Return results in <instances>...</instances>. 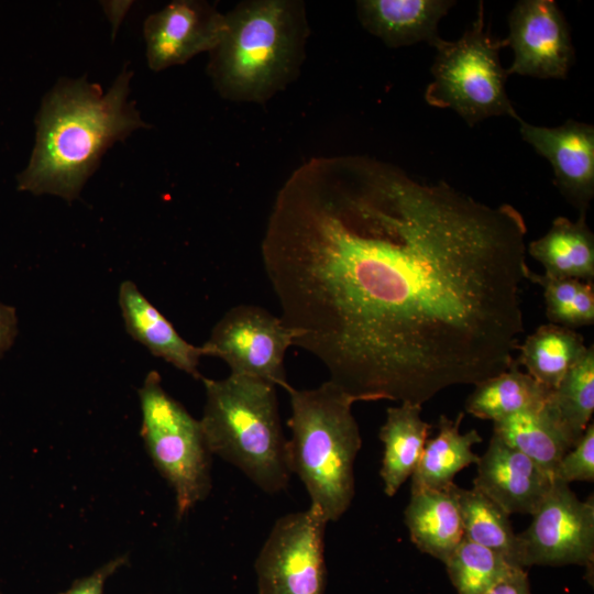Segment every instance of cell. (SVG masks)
<instances>
[{"mask_svg": "<svg viewBox=\"0 0 594 594\" xmlns=\"http://www.w3.org/2000/svg\"><path fill=\"white\" fill-rule=\"evenodd\" d=\"M493 433L552 476L562 457L572 448L544 405L493 422Z\"/></svg>", "mask_w": 594, "mask_h": 594, "instance_id": "cell-23", "label": "cell"}, {"mask_svg": "<svg viewBox=\"0 0 594 594\" xmlns=\"http://www.w3.org/2000/svg\"><path fill=\"white\" fill-rule=\"evenodd\" d=\"M483 594H532L525 569L516 568Z\"/></svg>", "mask_w": 594, "mask_h": 594, "instance_id": "cell-30", "label": "cell"}, {"mask_svg": "<svg viewBox=\"0 0 594 594\" xmlns=\"http://www.w3.org/2000/svg\"><path fill=\"white\" fill-rule=\"evenodd\" d=\"M527 252L553 278L594 280V234L586 215L575 221L558 217L541 238L527 245Z\"/></svg>", "mask_w": 594, "mask_h": 594, "instance_id": "cell-19", "label": "cell"}, {"mask_svg": "<svg viewBox=\"0 0 594 594\" xmlns=\"http://www.w3.org/2000/svg\"><path fill=\"white\" fill-rule=\"evenodd\" d=\"M526 233L509 204L366 155L316 156L277 191L261 254L295 345L329 381L422 405L513 362Z\"/></svg>", "mask_w": 594, "mask_h": 594, "instance_id": "cell-1", "label": "cell"}, {"mask_svg": "<svg viewBox=\"0 0 594 594\" xmlns=\"http://www.w3.org/2000/svg\"><path fill=\"white\" fill-rule=\"evenodd\" d=\"M529 527L518 535L521 568L594 562V501H581L554 479Z\"/></svg>", "mask_w": 594, "mask_h": 594, "instance_id": "cell-10", "label": "cell"}, {"mask_svg": "<svg viewBox=\"0 0 594 594\" xmlns=\"http://www.w3.org/2000/svg\"><path fill=\"white\" fill-rule=\"evenodd\" d=\"M455 484L443 490L411 492L404 510L410 539L424 553L443 563L464 538Z\"/></svg>", "mask_w": 594, "mask_h": 594, "instance_id": "cell-17", "label": "cell"}, {"mask_svg": "<svg viewBox=\"0 0 594 594\" xmlns=\"http://www.w3.org/2000/svg\"><path fill=\"white\" fill-rule=\"evenodd\" d=\"M573 447L591 424L594 411V349L566 372L544 404Z\"/></svg>", "mask_w": 594, "mask_h": 594, "instance_id": "cell-24", "label": "cell"}, {"mask_svg": "<svg viewBox=\"0 0 594 594\" xmlns=\"http://www.w3.org/2000/svg\"><path fill=\"white\" fill-rule=\"evenodd\" d=\"M141 435L160 474L175 492L182 518L211 491V453L200 420L170 397L158 372L151 371L139 389Z\"/></svg>", "mask_w": 594, "mask_h": 594, "instance_id": "cell-7", "label": "cell"}, {"mask_svg": "<svg viewBox=\"0 0 594 594\" xmlns=\"http://www.w3.org/2000/svg\"><path fill=\"white\" fill-rule=\"evenodd\" d=\"M421 406L404 402L386 410L378 437L384 444L380 474L387 496L411 476L424 451L431 426L422 420Z\"/></svg>", "mask_w": 594, "mask_h": 594, "instance_id": "cell-18", "label": "cell"}, {"mask_svg": "<svg viewBox=\"0 0 594 594\" xmlns=\"http://www.w3.org/2000/svg\"><path fill=\"white\" fill-rule=\"evenodd\" d=\"M566 484L594 481V425L591 422L579 441L562 457L554 475Z\"/></svg>", "mask_w": 594, "mask_h": 594, "instance_id": "cell-28", "label": "cell"}, {"mask_svg": "<svg viewBox=\"0 0 594 594\" xmlns=\"http://www.w3.org/2000/svg\"><path fill=\"white\" fill-rule=\"evenodd\" d=\"M224 28V13L202 0H175L144 21L148 67L160 72L210 52Z\"/></svg>", "mask_w": 594, "mask_h": 594, "instance_id": "cell-12", "label": "cell"}, {"mask_svg": "<svg viewBox=\"0 0 594 594\" xmlns=\"http://www.w3.org/2000/svg\"><path fill=\"white\" fill-rule=\"evenodd\" d=\"M505 38L491 36L484 26V7L480 2L477 16L457 41H444L435 47L437 54L427 86L428 105L455 111L470 127L490 117H519L507 96L509 76L499 61Z\"/></svg>", "mask_w": 594, "mask_h": 594, "instance_id": "cell-6", "label": "cell"}, {"mask_svg": "<svg viewBox=\"0 0 594 594\" xmlns=\"http://www.w3.org/2000/svg\"><path fill=\"white\" fill-rule=\"evenodd\" d=\"M201 381L206 405L200 425L210 453L238 468L263 492L285 491L293 473L276 386L232 374Z\"/></svg>", "mask_w": 594, "mask_h": 594, "instance_id": "cell-5", "label": "cell"}, {"mask_svg": "<svg viewBox=\"0 0 594 594\" xmlns=\"http://www.w3.org/2000/svg\"><path fill=\"white\" fill-rule=\"evenodd\" d=\"M518 365L546 388L554 389L566 372L584 355L587 346L573 329L547 323L518 345Z\"/></svg>", "mask_w": 594, "mask_h": 594, "instance_id": "cell-22", "label": "cell"}, {"mask_svg": "<svg viewBox=\"0 0 594 594\" xmlns=\"http://www.w3.org/2000/svg\"><path fill=\"white\" fill-rule=\"evenodd\" d=\"M455 4L450 0H359L361 25L391 48L440 42L438 24Z\"/></svg>", "mask_w": 594, "mask_h": 594, "instance_id": "cell-15", "label": "cell"}, {"mask_svg": "<svg viewBox=\"0 0 594 594\" xmlns=\"http://www.w3.org/2000/svg\"><path fill=\"white\" fill-rule=\"evenodd\" d=\"M132 75L124 67L107 92L82 76L62 78L46 94L30 161L16 176L20 191L77 199L105 153L148 127L129 99Z\"/></svg>", "mask_w": 594, "mask_h": 594, "instance_id": "cell-2", "label": "cell"}, {"mask_svg": "<svg viewBox=\"0 0 594 594\" xmlns=\"http://www.w3.org/2000/svg\"><path fill=\"white\" fill-rule=\"evenodd\" d=\"M327 524L311 505L275 521L254 563L258 594H324Z\"/></svg>", "mask_w": 594, "mask_h": 594, "instance_id": "cell-8", "label": "cell"}, {"mask_svg": "<svg viewBox=\"0 0 594 594\" xmlns=\"http://www.w3.org/2000/svg\"><path fill=\"white\" fill-rule=\"evenodd\" d=\"M292 416L288 460L293 474L302 482L329 521L349 509L354 496V461L362 446L352 406L358 398L331 381L316 388L286 391Z\"/></svg>", "mask_w": 594, "mask_h": 594, "instance_id": "cell-4", "label": "cell"}, {"mask_svg": "<svg viewBox=\"0 0 594 594\" xmlns=\"http://www.w3.org/2000/svg\"><path fill=\"white\" fill-rule=\"evenodd\" d=\"M127 562V556L117 557L88 576L76 580L73 585L62 594H103L106 581Z\"/></svg>", "mask_w": 594, "mask_h": 594, "instance_id": "cell-29", "label": "cell"}, {"mask_svg": "<svg viewBox=\"0 0 594 594\" xmlns=\"http://www.w3.org/2000/svg\"><path fill=\"white\" fill-rule=\"evenodd\" d=\"M464 538L504 556L520 566L519 540L514 532L509 515L476 488L455 485Z\"/></svg>", "mask_w": 594, "mask_h": 594, "instance_id": "cell-25", "label": "cell"}, {"mask_svg": "<svg viewBox=\"0 0 594 594\" xmlns=\"http://www.w3.org/2000/svg\"><path fill=\"white\" fill-rule=\"evenodd\" d=\"M505 38L514 51L508 75L564 79L575 53L569 25L553 0L518 1L508 16Z\"/></svg>", "mask_w": 594, "mask_h": 594, "instance_id": "cell-11", "label": "cell"}, {"mask_svg": "<svg viewBox=\"0 0 594 594\" xmlns=\"http://www.w3.org/2000/svg\"><path fill=\"white\" fill-rule=\"evenodd\" d=\"M550 389L519 370L514 359L507 370L475 385L465 403L466 413L493 422L541 408Z\"/></svg>", "mask_w": 594, "mask_h": 594, "instance_id": "cell-21", "label": "cell"}, {"mask_svg": "<svg viewBox=\"0 0 594 594\" xmlns=\"http://www.w3.org/2000/svg\"><path fill=\"white\" fill-rule=\"evenodd\" d=\"M526 279L541 286L549 323L575 329L594 322V285L572 278H553L528 268Z\"/></svg>", "mask_w": 594, "mask_h": 594, "instance_id": "cell-27", "label": "cell"}, {"mask_svg": "<svg viewBox=\"0 0 594 594\" xmlns=\"http://www.w3.org/2000/svg\"><path fill=\"white\" fill-rule=\"evenodd\" d=\"M310 35L301 0H244L224 13L207 74L234 102L265 103L300 74Z\"/></svg>", "mask_w": 594, "mask_h": 594, "instance_id": "cell-3", "label": "cell"}, {"mask_svg": "<svg viewBox=\"0 0 594 594\" xmlns=\"http://www.w3.org/2000/svg\"><path fill=\"white\" fill-rule=\"evenodd\" d=\"M444 564L458 594H483L520 568L501 553L466 538L461 540Z\"/></svg>", "mask_w": 594, "mask_h": 594, "instance_id": "cell-26", "label": "cell"}, {"mask_svg": "<svg viewBox=\"0 0 594 594\" xmlns=\"http://www.w3.org/2000/svg\"><path fill=\"white\" fill-rule=\"evenodd\" d=\"M18 334L15 308L0 300V358L10 350Z\"/></svg>", "mask_w": 594, "mask_h": 594, "instance_id": "cell-31", "label": "cell"}, {"mask_svg": "<svg viewBox=\"0 0 594 594\" xmlns=\"http://www.w3.org/2000/svg\"><path fill=\"white\" fill-rule=\"evenodd\" d=\"M524 141L547 158L561 195L586 215L594 197V127L568 120L554 127L534 125L517 118Z\"/></svg>", "mask_w": 594, "mask_h": 594, "instance_id": "cell-13", "label": "cell"}, {"mask_svg": "<svg viewBox=\"0 0 594 594\" xmlns=\"http://www.w3.org/2000/svg\"><path fill=\"white\" fill-rule=\"evenodd\" d=\"M102 8L108 16L110 23L112 24V34L117 32L123 16L131 7V1H102Z\"/></svg>", "mask_w": 594, "mask_h": 594, "instance_id": "cell-32", "label": "cell"}, {"mask_svg": "<svg viewBox=\"0 0 594 594\" xmlns=\"http://www.w3.org/2000/svg\"><path fill=\"white\" fill-rule=\"evenodd\" d=\"M299 336L282 317L258 306L238 305L215 324L200 348L204 355L224 361L232 375L262 380L287 391L290 385L284 358Z\"/></svg>", "mask_w": 594, "mask_h": 594, "instance_id": "cell-9", "label": "cell"}, {"mask_svg": "<svg viewBox=\"0 0 594 594\" xmlns=\"http://www.w3.org/2000/svg\"><path fill=\"white\" fill-rule=\"evenodd\" d=\"M462 418L463 413L454 420L440 416L438 435L427 440L411 474V492L447 488L454 484L455 474L477 463L480 457L472 451V446L482 442V437L475 429L461 433Z\"/></svg>", "mask_w": 594, "mask_h": 594, "instance_id": "cell-20", "label": "cell"}, {"mask_svg": "<svg viewBox=\"0 0 594 594\" xmlns=\"http://www.w3.org/2000/svg\"><path fill=\"white\" fill-rule=\"evenodd\" d=\"M476 465L473 487L508 515L535 514L554 480L536 462L494 433Z\"/></svg>", "mask_w": 594, "mask_h": 594, "instance_id": "cell-14", "label": "cell"}, {"mask_svg": "<svg viewBox=\"0 0 594 594\" xmlns=\"http://www.w3.org/2000/svg\"><path fill=\"white\" fill-rule=\"evenodd\" d=\"M118 299L127 332L135 341L153 355L201 380L198 371L199 360L204 355L201 348L183 339L133 282L121 283Z\"/></svg>", "mask_w": 594, "mask_h": 594, "instance_id": "cell-16", "label": "cell"}]
</instances>
